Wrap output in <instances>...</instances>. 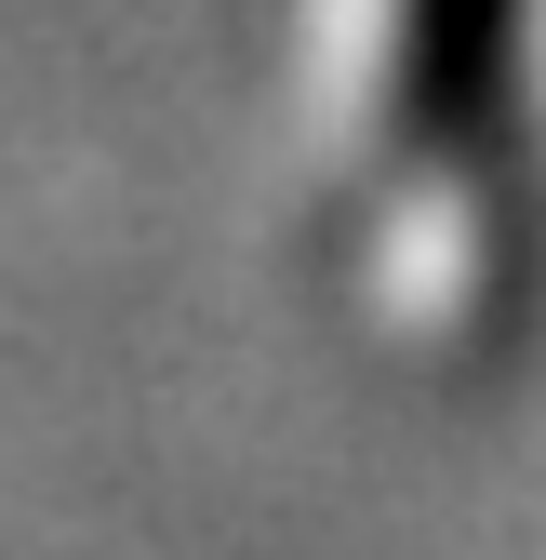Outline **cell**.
<instances>
[{
  "instance_id": "cell-1",
  "label": "cell",
  "mask_w": 546,
  "mask_h": 560,
  "mask_svg": "<svg viewBox=\"0 0 546 560\" xmlns=\"http://www.w3.org/2000/svg\"><path fill=\"white\" fill-rule=\"evenodd\" d=\"M507 54H520V0H414L400 14V120L466 148L507 107Z\"/></svg>"
}]
</instances>
